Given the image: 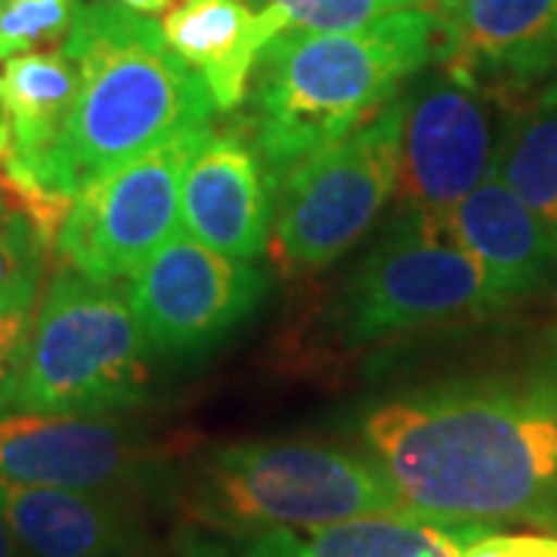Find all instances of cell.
Instances as JSON below:
<instances>
[{"label": "cell", "instance_id": "cell-1", "mask_svg": "<svg viewBox=\"0 0 557 557\" xmlns=\"http://www.w3.org/2000/svg\"><path fill=\"white\" fill-rule=\"evenodd\" d=\"M359 437L421 518L557 533V372L406 391L369 406Z\"/></svg>", "mask_w": 557, "mask_h": 557}, {"label": "cell", "instance_id": "cell-2", "mask_svg": "<svg viewBox=\"0 0 557 557\" xmlns=\"http://www.w3.org/2000/svg\"><path fill=\"white\" fill-rule=\"evenodd\" d=\"M62 47L81 78L69 121L32 177L3 183L75 199L143 152L214 124L211 94L171 53L152 16L90 0Z\"/></svg>", "mask_w": 557, "mask_h": 557}, {"label": "cell", "instance_id": "cell-3", "mask_svg": "<svg viewBox=\"0 0 557 557\" xmlns=\"http://www.w3.org/2000/svg\"><path fill=\"white\" fill-rule=\"evenodd\" d=\"M437 57V20L409 7L354 32L285 28L260 53L248 143L276 189L295 164L379 115Z\"/></svg>", "mask_w": 557, "mask_h": 557}, {"label": "cell", "instance_id": "cell-4", "mask_svg": "<svg viewBox=\"0 0 557 557\" xmlns=\"http://www.w3.org/2000/svg\"><path fill=\"white\" fill-rule=\"evenodd\" d=\"M399 511L409 508L375 461L322 443L223 446L201 461L193 483V515L245 536Z\"/></svg>", "mask_w": 557, "mask_h": 557}, {"label": "cell", "instance_id": "cell-5", "mask_svg": "<svg viewBox=\"0 0 557 557\" xmlns=\"http://www.w3.org/2000/svg\"><path fill=\"white\" fill-rule=\"evenodd\" d=\"M149 344L115 282L60 267L32 322L20 412L106 418L149 387Z\"/></svg>", "mask_w": 557, "mask_h": 557}, {"label": "cell", "instance_id": "cell-6", "mask_svg": "<svg viewBox=\"0 0 557 557\" xmlns=\"http://www.w3.org/2000/svg\"><path fill=\"white\" fill-rule=\"evenodd\" d=\"M399 146L403 94L278 180L270 251L285 276H317L369 233L397 193Z\"/></svg>", "mask_w": 557, "mask_h": 557}, {"label": "cell", "instance_id": "cell-7", "mask_svg": "<svg viewBox=\"0 0 557 557\" xmlns=\"http://www.w3.org/2000/svg\"><path fill=\"white\" fill-rule=\"evenodd\" d=\"M496 307L483 267L446 226L399 214L347 276L332 322L344 341L369 344Z\"/></svg>", "mask_w": 557, "mask_h": 557}, {"label": "cell", "instance_id": "cell-8", "mask_svg": "<svg viewBox=\"0 0 557 557\" xmlns=\"http://www.w3.org/2000/svg\"><path fill=\"white\" fill-rule=\"evenodd\" d=\"M211 131L171 137L78 193L57 239L62 267L102 282L134 276L177 233L183 174Z\"/></svg>", "mask_w": 557, "mask_h": 557}, {"label": "cell", "instance_id": "cell-9", "mask_svg": "<svg viewBox=\"0 0 557 557\" xmlns=\"http://www.w3.org/2000/svg\"><path fill=\"white\" fill-rule=\"evenodd\" d=\"M267 295L263 270L211 251L186 230L139 267L127 300L152 357L201 359L236 335Z\"/></svg>", "mask_w": 557, "mask_h": 557}, {"label": "cell", "instance_id": "cell-10", "mask_svg": "<svg viewBox=\"0 0 557 557\" xmlns=\"http://www.w3.org/2000/svg\"><path fill=\"white\" fill-rule=\"evenodd\" d=\"M493 97L428 65L403 90L399 214L446 226L498 159Z\"/></svg>", "mask_w": 557, "mask_h": 557}, {"label": "cell", "instance_id": "cell-11", "mask_svg": "<svg viewBox=\"0 0 557 557\" xmlns=\"http://www.w3.org/2000/svg\"><path fill=\"white\" fill-rule=\"evenodd\" d=\"M437 62L483 94L542 87L557 35V0H431Z\"/></svg>", "mask_w": 557, "mask_h": 557}, {"label": "cell", "instance_id": "cell-12", "mask_svg": "<svg viewBox=\"0 0 557 557\" xmlns=\"http://www.w3.org/2000/svg\"><path fill=\"white\" fill-rule=\"evenodd\" d=\"M143 449L115 421L94 416L13 412L0 418V480L112 493L137 478Z\"/></svg>", "mask_w": 557, "mask_h": 557}, {"label": "cell", "instance_id": "cell-13", "mask_svg": "<svg viewBox=\"0 0 557 557\" xmlns=\"http://www.w3.org/2000/svg\"><path fill=\"white\" fill-rule=\"evenodd\" d=\"M180 220L211 251L248 263L263 258L273 189L248 137L211 131L201 139L183 174Z\"/></svg>", "mask_w": 557, "mask_h": 557}, {"label": "cell", "instance_id": "cell-14", "mask_svg": "<svg viewBox=\"0 0 557 557\" xmlns=\"http://www.w3.org/2000/svg\"><path fill=\"white\" fill-rule=\"evenodd\" d=\"M171 53L205 84L218 112H236L248 100L260 53L282 28L270 7L245 0H177L161 16Z\"/></svg>", "mask_w": 557, "mask_h": 557}, {"label": "cell", "instance_id": "cell-15", "mask_svg": "<svg viewBox=\"0 0 557 557\" xmlns=\"http://www.w3.org/2000/svg\"><path fill=\"white\" fill-rule=\"evenodd\" d=\"M453 239L478 260L502 304L536 292L557 270L555 233L493 171L446 220Z\"/></svg>", "mask_w": 557, "mask_h": 557}, {"label": "cell", "instance_id": "cell-16", "mask_svg": "<svg viewBox=\"0 0 557 557\" xmlns=\"http://www.w3.org/2000/svg\"><path fill=\"white\" fill-rule=\"evenodd\" d=\"M3 508L25 557H127L134 527L109 493L0 480Z\"/></svg>", "mask_w": 557, "mask_h": 557}, {"label": "cell", "instance_id": "cell-17", "mask_svg": "<svg viewBox=\"0 0 557 557\" xmlns=\"http://www.w3.org/2000/svg\"><path fill=\"white\" fill-rule=\"evenodd\" d=\"M483 523H446L412 511L366 515L310 530H270L242 557H461Z\"/></svg>", "mask_w": 557, "mask_h": 557}, {"label": "cell", "instance_id": "cell-18", "mask_svg": "<svg viewBox=\"0 0 557 557\" xmlns=\"http://www.w3.org/2000/svg\"><path fill=\"white\" fill-rule=\"evenodd\" d=\"M3 94L13 115V149L0 177L28 180L57 146L78 94V62L65 47L35 50L3 62Z\"/></svg>", "mask_w": 557, "mask_h": 557}, {"label": "cell", "instance_id": "cell-19", "mask_svg": "<svg viewBox=\"0 0 557 557\" xmlns=\"http://www.w3.org/2000/svg\"><path fill=\"white\" fill-rule=\"evenodd\" d=\"M493 171L557 239V106L533 109L508 127Z\"/></svg>", "mask_w": 557, "mask_h": 557}, {"label": "cell", "instance_id": "cell-20", "mask_svg": "<svg viewBox=\"0 0 557 557\" xmlns=\"http://www.w3.org/2000/svg\"><path fill=\"white\" fill-rule=\"evenodd\" d=\"M81 7L84 0H0V62L62 47Z\"/></svg>", "mask_w": 557, "mask_h": 557}, {"label": "cell", "instance_id": "cell-21", "mask_svg": "<svg viewBox=\"0 0 557 557\" xmlns=\"http://www.w3.org/2000/svg\"><path fill=\"white\" fill-rule=\"evenodd\" d=\"M38 304V282H25L0 298V418L20 412L22 375Z\"/></svg>", "mask_w": 557, "mask_h": 557}, {"label": "cell", "instance_id": "cell-22", "mask_svg": "<svg viewBox=\"0 0 557 557\" xmlns=\"http://www.w3.org/2000/svg\"><path fill=\"white\" fill-rule=\"evenodd\" d=\"M282 28L298 32H354L369 22L391 16L421 0H267Z\"/></svg>", "mask_w": 557, "mask_h": 557}, {"label": "cell", "instance_id": "cell-23", "mask_svg": "<svg viewBox=\"0 0 557 557\" xmlns=\"http://www.w3.org/2000/svg\"><path fill=\"white\" fill-rule=\"evenodd\" d=\"M50 248L38 239L32 223L16 208L0 223V298L25 282H40L44 258Z\"/></svg>", "mask_w": 557, "mask_h": 557}, {"label": "cell", "instance_id": "cell-24", "mask_svg": "<svg viewBox=\"0 0 557 557\" xmlns=\"http://www.w3.org/2000/svg\"><path fill=\"white\" fill-rule=\"evenodd\" d=\"M461 557H557L555 533H496L483 527Z\"/></svg>", "mask_w": 557, "mask_h": 557}, {"label": "cell", "instance_id": "cell-25", "mask_svg": "<svg viewBox=\"0 0 557 557\" xmlns=\"http://www.w3.org/2000/svg\"><path fill=\"white\" fill-rule=\"evenodd\" d=\"M557 106V35H555V47H552V62H548V75L542 81L536 94V109H552Z\"/></svg>", "mask_w": 557, "mask_h": 557}, {"label": "cell", "instance_id": "cell-26", "mask_svg": "<svg viewBox=\"0 0 557 557\" xmlns=\"http://www.w3.org/2000/svg\"><path fill=\"white\" fill-rule=\"evenodd\" d=\"M13 149V115H10V102L3 94V81H0V164L7 161Z\"/></svg>", "mask_w": 557, "mask_h": 557}, {"label": "cell", "instance_id": "cell-27", "mask_svg": "<svg viewBox=\"0 0 557 557\" xmlns=\"http://www.w3.org/2000/svg\"><path fill=\"white\" fill-rule=\"evenodd\" d=\"M0 557H25L20 539L13 533L10 520H7V508H3V493H0Z\"/></svg>", "mask_w": 557, "mask_h": 557}, {"label": "cell", "instance_id": "cell-28", "mask_svg": "<svg viewBox=\"0 0 557 557\" xmlns=\"http://www.w3.org/2000/svg\"><path fill=\"white\" fill-rule=\"evenodd\" d=\"M124 10H131V13H139V16H161V13H168L171 7H174V0H119Z\"/></svg>", "mask_w": 557, "mask_h": 557}, {"label": "cell", "instance_id": "cell-29", "mask_svg": "<svg viewBox=\"0 0 557 557\" xmlns=\"http://www.w3.org/2000/svg\"><path fill=\"white\" fill-rule=\"evenodd\" d=\"M10 211H13V205H10L7 193H3V186H0V223L10 218Z\"/></svg>", "mask_w": 557, "mask_h": 557}, {"label": "cell", "instance_id": "cell-30", "mask_svg": "<svg viewBox=\"0 0 557 557\" xmlns=\"http://www.w3.org/2000/svg\"><path fill=\"white\" fill-rule=\"evenodd\" d=\"M245 3H251V7H258V10L260 7H267V0H245Z\"/></svg>", "mask_w": 557, "mask_h": 557}, {"label": "cell", "instance_id": "cell-31", "mask_svg": "<svg viewBox=\"0 0 557 557\" xmlns=\"http://www.w3.org/2000/svg\"><path fill=\"white\" fill-rule=\"evenodd\" d=\"M428 3H431V0H421V7H428Z\"/></svg>", "mask_w": 557, "mask_h": 557}]
</instances>
